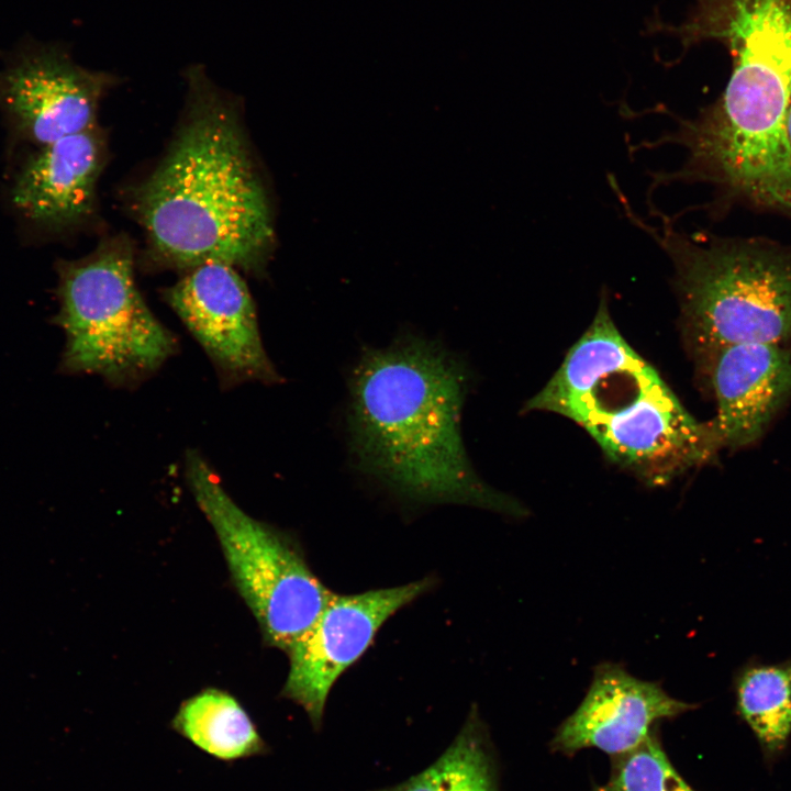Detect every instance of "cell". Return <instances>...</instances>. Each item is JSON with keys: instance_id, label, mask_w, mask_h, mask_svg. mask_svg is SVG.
<instances>
[{"instance_id": "cell-8", "label": "cell", "mask_w": 791, "mask_h": 791, "mask_svg": "<svg viewBox=\"0 0 791 791\" xmlns=\"http://www.w3.org/2000/svg\"><path fill=\"white\" fill-rule=\"evenodd\" d=\"M422 579L356 594L333 593L310 630L287 651L282 697L301 706L319 731L331 689L371 645L383 623L431 587Z\"/></svg>"}, {"instance_id": "cell-14", "label": "cell", "mask_w": 791, "mask_h": 791, "mask_svg": "<svg viewBox=\"0 0 791 791\" xmlns=\"http://www.w3.org/2000/svg\"><path fill=\"white\" fill-rule=\"evenodd\" d=\"M170 725L194 747L224 762L270 753L246 710L222 690L207 689L183 701Z\"/></svg>"}, {"instance_id": "cell-15", "label": "cell", "mask_w": 791, "mask_h": 791, "mask_svg": "<svg viewBox=\"0 0 791 791\" xmlns=\"http://www.w3.org/2000/svg\"><path fill=\"white\" fill-rule=\"evenodd\" d=\"M371 791H499L492 743L476 706L431 766L399 784Z\"/></svg>"}, {"instance_id": "cell-10", "label": "cell", "mask_w": 791, "mask_h": 791, "mask_svg": "<svg viewBox=\"0 0 791 791\" xmlns=\"http://www.w3.org/2000/svg\"><path fill=\"white\" fill-rule=\"evenodd\" d=\"M104 161L105 142L97 125L27 148L5 188L9 211L26 237L55 239L88 223Z\"/></svg>"}, {"instance_id": "cell-1", "label": "cell", "mask_w": 791, "mask_h": 791, "mask_svg": "<svg viewBox=\"0 0 791 791\" xmlns=\"http://www.w3.org/2000/svg\"><path fill=\"white\" fill-rule=\"evenodd\" d=\"M465 364L439 344L401 335L363 353L350 376L349 447L358 468L398 495L512 516L526 508L475 471L460 432Z\"/></svg>"}, {"instance_id": "cell-4", "label": "cell", "mask_w": 791, "mask_h": 791, "mask_svg": "<svg viewBox=\"0 0 791 791\" xmlns=\"http://www.w3.org/2000/svg\"><path fill=\"white\" fill-rule=\"evenodd\" d=\"M627 219L648 233L670 258L687 343L700 365L739 343L791 349V247L757 238L718 237L676 229L657 210L649 225L614 191Z\"/></svg>"}, {"instance_id": "cell-2", "label": "cell", "mask_w": 791, "mask_h": 791, "mask_svg": "<svg viewBox=\"0 0 791 791\" xmlns=\"http://www.w3.org/2000/svg\"><path fill=\"white\" fill-rule=\"evenodd\" d=\"M168 151L133 197L153 257L189 270L223 263L259 272L275 245L269 196L237 111L201 67Z\"/></svg>"}, {"instance_id": "cell-9", "label": "cell", "mask_w": 791, "mask_h": 791, "mask_svg": "<svg viewBox=\"0 0 791 791\" xmlns=\"http://www.w3.org/2000/svg\"><path fill=\"white\" fill-rule=\"evenodd\" d=\"M185 272L164 298L212 361L222 386L280 382L260 337L254 300L237 268L205 263Z\"/></svg>"}, {"instance_id": "cell-3", "label": "cell", "mask_w": 791, "mask_h": 791, "mask_svg": "<svg viewBox=\"0 0 791 791\" xmlns=\"http://www.w3.org/2000/svg\"><path fill=\"white\" fill-rule=\"evenodd\" d=\"M601 297L589 327L525 410L573 421L609 459L650 486L713 460L711 421L699 422L615 326Z\"/></svg>"}, {"instance_id": "cell-17", "label": "cell", "mask_w": 791, "mask_h": 791, "mask_svg": "<svg viewBox=\"0 0 791 791\" xmlns=\"http://www.w3.org/2000/svg\"><path fill=\"white\" fill-rule=\"evenodd\" d=\"M787 127H788L789 141H790V144H791V105H790L789 113H788Z\"/></svg>"}, {"instance_id": "cell-6", "label": "cell", "mask_w": 791, "mask_h": 791, "mask_svg": "<svg viewBox=\"0 0 791 791\" xmlns=\"http://www.w3.org/2000/svg\"><path fill=\"white\" fill-rule=\"evenodd\" d=\"M185 466L190 491L219 539L237 591L266 643L287 653L334 592L314 575L297 546L234 502L199 452L188 450Z\"/></svg>"}, {"instance_id": "cell-16", "label": "cell", "mask_w": 791, "mask_h": 791, "mask_svg": "<svg viewBox=\"0 0 791 791\" xmlns=\"http://www.w3.org/2000/svg\"><path fill=\"white\" fill-rule=\"evenodd\" d=\"M592 791H697L667 756L658 731L631 751L612 757L605 782Z\"/></svg>"}, {"instance_id": "cell-5", "label": "cell", "mask_w": 791, "mask_h": 791, "mask_svg": "<svg viewBox=\"0 0 791 791\" xmlns=\"http://www.w3.org/2000/svg\"><path fill=\"white\" fill-rule=\"evenodd\" d=\"M55 269L59 309L54 322L66 335L63 370L133 387L175 355V335L136 286L127 238L103 239L83 257L57 260Z\"/></svg>"}, {"instance_id": "cell-12", "label": "cell", "mask_w": 791, "mask_h": 791, "mask_svg": "<svg viewBox=\"0 0 791 791\" xmlns=\"http://www.w3.org/2000/svg\"><path fill=\"white\" fill-rule=\"evenodd\" d=\"M716 402L721 448L757 442L791 398V349L769 343L725 346L700 364Z\"/></svg>"}, {"instance_id": "cell-13", "label": "cell", "mask_w": 791, "mask_h": 791, "mask_svg": "<svg viewBox=\"0 0 791 791\" xmlns=\"http://www.w3.org/2000/svg\"><path fill=\"white\" fill-rule=\"evenodd\" d=\"M735 712L758 743L767 766L791 739V658L767 662L749 658L733 677Z\"/></svg>"}, {"instance_id": "cell-7", "label": "cell", "mask_w": 791, "mask_h": 791, "mask_svg": "<svg viewBox=\"0 0 791 791\" xmlns=\"http://www.w3.org/2000/svg\"><path fill=\"white\" fill-rule=\"evenodd\" d=\"M1 56L0 114L14 144L40 147L96 125L113 76L81 67L56 42L27 37Z\"/></svg>"}, {"instance_id": "cell-11", "label": "cell", "mask_w": 791, "mask_h": 791, "mask_svg": "<svg viewBox=\"0 0 791 791\" xmlns=\"http://www.w3.org/2000/svg\"><path fill=\"white\" fill-rule=\"evenodd\" d=\"M697 708L672 698L658 683L605 662L595 668L578 708L557 727L550 748L564 756L595 748L615 757L639 746L660 722Z\"/></svg>"}]
</instances>
